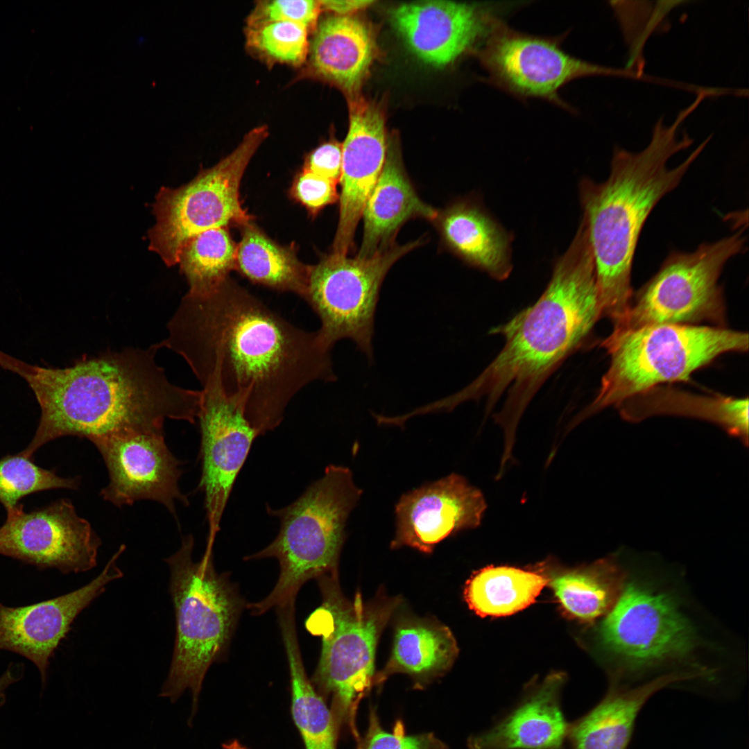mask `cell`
Segmentation results:
<instances>
[{"label":"cell","instance_id":"cell-1","mask_svg":"<svg viewBox=\"0 0 749 749\" xmlns=\"http://www.w3.org/2000/svg\"><path fill=\"white\" fill-rule=\"evenodd\" d=\"M160 347L239 405L261 435L280 424L304 387L337 379L316 332L294 326L230 278L207 296H184Z\"/></svg>","mask_w":749,"mask_h":749},{"label":"cell","instance_id":"cell-2","mask_svg":"<svg viewBox=\"0 0 749 749\" xmlns=\"http://www.w3.org/2000/svg\"><path fill=\"white\" fill-rule=\"evenodd\" d=\"M160 345L83 358L63 368L31 365L0 350V366L21 377L41 410L31 441L20 453L33 458L64 436L96 438L164 433L167 419L195 423L201 390L173 384L155 360Z\"/></svg>","mask_w":749,"mask_h":749},{"label":"cell","instance_id":"cell-3","mask_svg":"<svg viewBox=\"0 0 749 749\" xmlns=\"http://www.w3.org/2000/svg\"><path fill=\"white\" fill-rule=\"evenodd\" d=\"M601 316L594 256L581 221L538 300L490 330L505 339L500 352L466 387L434 402L433 409L451 411L464 402L485 397L488 413L506 393L494 419L505 434L504 450L511 451L529 402L565 359L583 346Z\"/></svg>","mask_w":749,"mask_h":749},{"label":"cell","instance_id":"cell-4","mask_svg":"<svg viewBox=\"0 0 749 749\" xmlns=\"http://www.w3.org/2000/svg\"><path fill=\"white\" fill-rule=\"evenodd\" d=\"M691 112L689 107L682 110L669 126L660 119L649 144L639 153L617 147L605 181L585 178L580 183L582 218L594 256L602 316L614 327L623 322L629 310L633 259L646 219L677 187L711 139L707 137L679 165L667 166L673 155L694 142L687 134L677 138L678 127Z\"/></svg>","mask_w":749,"mask_h":749},{"label":"cell","instance_id":"cell-5","mask_svg":"<svg viewBox=\"0 0 749 749\" xmlns=\"http://www.w3.org/2000/svg\"><path fill=\"white\" fill-rule=\"evenodd\" d=\"M212 545L199 561L193 560L194 538L182 537L179 549L165 561L174 605L176 635L171 663L160 696L176 702L189 689L195 714L205 675L226 656L246 605L227 573L216 571Z\"/></svg>","mask_w":749,"mask_h":749},{"label":"cell","instance_id":"cell-6","mask_svg":"<svg viewBox=\"0 0 749 749\" xmlns=\"http://www.w3.org/2000/svg\"><path fill=\"white\" fill-rule=\"evenodd\" d=\"M362 492L349 468L330 465L290 505L280 509L267 506V513L279 519V533L266 547L245 560L275 558L280 572L265 598L246 605L252 615L295 601L307 582L337 571L347 519Z\"/></svg>","mask_w":749,"mask_h":749},{"label":"cell","instance_id":"cell-7","mask_svg":"<svg viewBox=\"0 0 749 749\" xmlns=\"http://www.w3.org/2000/svg\"><path fill=\"white\" fill-rule=\"evenodd\" d=\"M601 346L609 367L594 399L571 427L661 384L687 381L724 353L748 351V334L725 327L660 324L615 328Z\"/></svg>","mask_w":749,"mask_h":749},{"label":"cell","instance_id":"cell-8","mask_svg":"<svg viewBox=\"0 0 749 749\" xmlns=\"http://www.w3.org/2000/svg\"><path fill=\"white\" fill-rule=\"evenodd\" d=\"M337 576L333 571L317 578L322 603L308 617L306 628L322 640L311 681L319 691L332 696L344 714L354 712L371 686L378 638L394 604L366 605L360 594L348 601Z\"/></svg>","mask_w":749,"mask_h":749},{"label":"cell","instance_id":"cell-9","mask_svg":"<svg viewBox=\"0 0 749 749\" xmlns=\"http://www.w3.org/2000/svg\"><path fill=\"white\" fill-rule=\"evenodd\" d=\"M268 135L267 126L255 127L230 154L189 183L160 188L153 206L155 223L148 232L149 250L167 266L178 264L182 246L192 236L232 223L250 222L240 203L239 187L248 163Z\"/></svg>","mask_w":749,"mask_h":749},{"label":"cell","instance_id":"cell-10","mask_svg":"<svg viewBox=\"0 0 749 749\" xmlns=\"http://www.w3.org/2000/svg\"><path fill=\"white\" fill-rule=\"evenodd\" d=\"M743 230L691 252L673 250L657 272L632 295L617 329L660 324H725V307L718 279L725 265L746 250Z\"/></svg>","mask_w":749,"mask_h":749},{"label":"cell","instance_id":"cell-11","mask_svg":"<svg viewBox=\"0 0 749 749\" xmlns=\"http://www.w3.org/2000/svg\"><path fill=\"white\" fill-rule=\"evenodd\" d=\"M422 243L421 239L404 245L393 241L367 257L332 253L310 267L304 299L320 319L316 333L324 348L331 352L338 341L350 339L373 361L374 317L383 282L399 259Z\"/></svg>","mask_w":749,"mask_h":749},{"label":"cell","instance_id":"cell-12","mask_svg":"<svg viewBox=\"0 0 749 749\" xmlns=\"http://www.w3.org/2000/svg\"><path fill=\"white\" fill-rule=\"evenodd\" d=\"M599 635L621 673L682 660L697 645L691 621L670 593L630 583L601 623Z\"/></svg>","mask_w":749,"mask_h":749},{"label":"cell","instance_id":"cell-13","mask_svg":"<svg viewBox=\"0 0 749 749\" xmlns=\"http://www.w3.org/2000/svg\"><path fill=\"white\" fill-rule=\"evenodd\" d=\"M562 37L516 31L496 17L478 51L488 83L521 98H539L571 110L559 91L570 81L596 75L630 76L627 71L578 59L561 48Z\"/></svg>","mask_w":749,"mask_h":749},{"label":"cell","instance_id":"cell-14","mask_svg":"<svg viewBox=\"0 0 749 749\" xmlns=\"http://www.w3.org/2000/svg\"><path fill=\"white\" fill-rule=\"evenodd\" d=\"M101 545L89 522L67 499L28 513L19 503L6 510L0 526V555L64 574L95 567Z\"/></svg>","mask_w":749,"mask_h":749},{"label":"cell","instance_id":"cell-15","mask_svg":"<svg viewBox=\"0 0 749 749\" xmlns=\"http://www.w3.org/2000/svg\"><path fill=\"white\" fill-rule=\"evenodd\" d=\"M91 442L108 471L109 482L100 492L105 501L117 507L139 500L155 501L176 521V502L189 505L179 487L182 462L168 448L164 433L117 435Z\"/></svg>","mask_w":749,"mask_h":749},{"label":"cell","instance_id":"cell-16","mask_svg":"<svg viewBox=\"0 0 749 749\" xmlns=\"http://www.w3.org/2000/svg\"><path fill=\"white\" fill-rule=\"evenodd\" d=\"M197 418L200 429L202 474L198 490L205 494L214 541L236 478L255 439L261 435L243 408L212 385L203 386Z\"/></svg>","mask_w":749,"mask_h":749},{"label":"cell","instance_id":"cell-17","mask_svg":"<svg viewBox=\"0 0 749 749\" xmlns=\"http://www.w3.org/2000/svg\"><path fill=\"white\" fill-rule=\"evenodd\" d=\"M486 508L482 492L456 473L412 490L395 505L391 548L431 553L447 537L478 527Z\"/></svg>","mask_w":749,"mask_h":749},{"label":"cell","instance_id":"cell-18","mask_svg":"<svg viewBox=\"0 0 749 749\" xmlns=\"http://www.w3.org/2000/svg\"><path fill=\"white\" fill-rule=\"evenodd\" d=\"M125 549L121 544L94 579L73 592L26 606L0 603V651L31 661L45 682L50 658L74 619L108 583L123 576L117 562Z\"/></svg>","mask_w":749,"mask_h":749},{"label":"cell","instance_id":"cell-19","mask_svg":"<svg viewBox=\"0 0 749 749\" xmlns=\"http://www.w3.org/2000/svg\"><path fill=\"white\" fill-rule=\"evenodd\" d=\"M384 119L376 105L354 101L350 105V126L342 144L339 217L332 253L347 255L366 201L386 157Z\"/></svg>","mask_w":749,"mask_h":749},{"label":"cell","instance_id":"cell-20","mask_svg":"<svg viewBox=\"0 0 749 749\" xmlns=\"http://www.w3.org/2000/svg\"><path fill=\"white\" fill-rule=\"evenodd\" d=\"M489 7L454 1L406 3L395 10L394 25L423 62L446 66L482 41L497 17Z\"/></svg>","mask_w":749,"mask_h":749},{"label":"cell","instance_id":"cell-21","mask_svg":"<svg viewBox=\"0 0 749 749\" xmlns=\"http://www.w3.org/2000/svg\"><path fill=\"white\" fill-rule=\"evenodd\" d=\"M309 42L304 76L354 93L366 77L376 53L370 29L358 18L334 15L317 24Z\"/></svg>","mask_w":749,"mask_h":749},{"label":"cell","instance_id":"cell-22","mask_svg":"<svg viewBox=\"0 0 749 749\" xmlns=\"http://www.w3.org/2000/svg\"><path fill=\"white\" fill-rule=\"evenodd\" d=\"M561 673L547 677L509 715L472 739L470 749H560L569 732L560 706Z\"/></svg>","mask_w":749,"mask_h":749},{"label":"cell","instance_id":"cell-23","mask_svg":"<svg viewBox=\"0 0 749 749\" xmlns=\"http://www.w3.org/2000/svg\"><path fill=\"white\" fill-rule=\"evenodd\" d=\"M438 214L417 194L399 150L392 144L363 211V235L357 256H371L380 247L395 241V234L407 221L421 218L433 222Z\"/></svg>","mask_w":749,"mask_h":749},{"label":"cell","instance_id":"cell-24","mask_svg":"<svg viewBox=\"0 0 749 749\" xmlns=\"http://www.w3.org/2000/svg\"><path fill=\"white\" fill-rule=\"evenodd\" d=\"M433 222L445 246L466 264L497 280L508 277L510 237L480 205L456 202L438 211Z\"/></svg>","mask_w":749,"mask_h":749},{"label":"cell","instance_id":"cell-25","mask_svg":"<svg viewBox=\"0 0 749 749\" xmlns=\"http://www.w3.org/2000/svg\"><path fill=\"white\" fill-rule=\"evenodd\" d=\"M696 672L671 673L635 688L612 690L570 730L575 749H626L635 720L657 691L678 681L691 680Z\"/></svg>","mask_w":749,"mask_h":749},{"label":"cell","instance_id":"cell-26","mask_svg":"<svg viewBox=\"0 0 749 749\" xmlns=\"http://www.w3.org/2000/svg\"><path fill=\"white\" fill-rule=\"evenodd\" d=\"M617 408L626 420L635 422L658 415L698 418L713 422L748 444V399L700 395L658 386L635 395Z\"/></svg>","mask_w":749,"mask_h":749},{"label":"cell","instance_id":"cell-27","mask_svg":"<svg viewBox=\"0 0 749 749\" xmlns=\"http://www.w3.org/2000/svg\"><path fill=\"white\" fill-rule=\"evenodd\" d=\"M276 610L290 673L293 721L306 749H335L333 714L308 678L302 662L296 631L295 603Z\"/></svg>","mask_w":749,"mask_h":749},{"label":"cell","instance_id":"cell-28","mask_svg":"<svg viewBox=\"0 0 749 749\" xmlns=\"http://www.w3.org/2000/svg\"><path fill=\"white\" fill-rule=\"evenodd\" d=\"M458 648L450 630L437 622L412 620L396 628L391 655L379 678L395 673L428 678L447 670Z\"/></svg>","mask_w":749,"mask_h":749},{"label":"cell","instance_id":"cell-29","mask_svg":"<svg viewBox=\"0 0 749 749\" xmlns=\"http://www.w3.org/2000/svg\"><path fill=\"white\" fill-rule=\"evenodd\" d=\"M236 267L255 283L305 298L310 266L303 265L293 250L276 243L250 222L243 225Z\"/></svg>","mask_w":749,"mask_h":749},{"label":"cell","instance_id":"cell-30","mask_svg":"<svg viewBox=\"0 0 749 749\" xmlns=\"http://www.w3.org/2000/svg\"><path fill=\"white\" fill-rule=\"evenodd\" d=\"M624 581V572L609 558L557 574L551 580V586L567 613L592 621L612 609L622 592Z\"/></svg>","mask_w":749,"mask_h":749},{"label":"cell","instance_id":"cell-31","mask_svg":"<svg viewBox=\"0 0 749 749\" xmlns=\"http://www.w3.org/2000/svg\"><path fill=\"white\" fill-rule=\"evenodd\" d=\"M546 583V577L533 571L487 567L467 580L464 595L469 607L480 616H507L532 604Z\"/></svg>","mask_w":749,"mask_h":749},{"label":"cell","instance_id":"cell-32","mask_svg":"<svg viewBox=\"0 0 749 749\" xmlns=\"http://www.w3.org/2000/svg\"><path fill=\"white\" fill-rule=\"evenodd\" d=\"M237 247L224 227L208 230L182 246L178 264L185 276L188 298H202L216 291L236 267Z\"/></svg>","mask_w":749,"mask_h":749},{"label":"cell","instance_id":"cell-33","mask_svg":"<svg viewBox=\"0 0 749 749\" xmlns=\"http://www.w3.org/2000/svg\"><path fill=\"white\" fill-rule=\"evenodd\" d=\"M33 458L8 454L0 459V503L6 510L17 506L25 496L48 490H77L80 478L62 477L37 465Z\"/></svg>","mask_w":749,"mask_h":749},{"label":"cell","instance_id":"cell-34","mask_svg":"<svg viewBox=\"0 0 749 749\" xmlns=\"http://www.w3.org/2000/svg\"><path fill=\"white\" fill-rule=\"evenodd\" d=\"M309 32L307 26L298 23H267L247 28L246 44L266 61L298 67L307 58Z\"/></svg>","mask_w":749,"mask_h":749},{"label":"cell","instance_id":"cell-35","mask_svg":"<svg viewBox=\"0 0 749 749\" xmlns=\"http://www.w3.org/2000/svg\"><path fill=\"white\" fill-rule=\"evenodd\" d=\"M321 10L320 1H260L248 17V27L289 21L304 25L310 31L316 27Z\"/></svg>","mask_w":749,"mask_h":749},{"label":"cell","instance_id":"cell-36","mask_svg":"<svg viewBox=\"0 0 749 749\" xmlns=\"http://www.w3.org/2000/svg\"><path fill=\"white\" fill-rule=\"evenodd\" d=\"M336 182L302 169L295 177L291 193L309 211L317 213L338 198Z\"/></svg>","mask_w":749,"mask_h":749},{"label":"cell","instance_id":"cell-37","mask_svg":"<svg viewBox=\"0 0 749 749\" xmlns=\"http://www.w3.org/2000/svg\"><path fill=\"white\" fill-rule=\"evenodd\" d=\"M620 23L625 40L631 48L644 31L654 9L650 1H610Z\"/></svg>","mask_w":749,"mask_h":749},{"label":"cell","instance_id":"cell-38","mask_svg":"<svg viewBox=\"0 0 749 749\" xmlns=\"http://www.w3.org/2000/svg\"><path fill=\"white\" fill-rule=\"evenodd\" d=\"M342 167V144L334 139L325 142L306 157L304 169L340 182Z\"/></svg>","mask_w":749,"mask_h":749},{"label":"cell","instance_id":"cell-39","mask_svg":"<svg viewBox=\"0 0 749 749\" xmlns=\"http://www.w3.org/2000/svg\"><path fill=\"white\" fill-rule=\"evenodd\" d=\"M422 737L406 736L403 725L398 722L393 733L385 732L372 724L365 749H427Z\"/></svg>","mask_w":749,"mask_h":749},{"label":"cell","instance_id":"cell-40","mask_svg":"<svg viewBox=\"0 0 749 749\" xmlns=\"http://www.w3.org/2000/svg\"><path fill=\"white\" fill-rule=\"evenodd\" d=\"M683 2L684 1H658L656 2L652 15L645 27L644 31L636 43L630 48V58L628 61L627 69L626 70L632 72V68L638 66L637 69L639 76H640L642 75L643 69V62L641 61V59H642V52L645 42L656 28L655 27L658 24L661 23L666 14L676 6V5Z\"/></svg>","mask_w":749,"mask_h":749},{"label":"cell","instance_id":"cell-41","mask_svg":"<svg viewBox=\"0 0 749 749\" xmlns=\"http://www.w3.org/2000/svg\"><path fill=\"white\" fill-rule=\"evenodd\" d=\"M321 8L332 12L336 15L348 16L349 14L369 6L372 1H320Z\"/></svg>","mask_w":749,"mask_h":749},{"label":"cell","instance_id":"cell-42","mask_svg":"<svg viewBox=\"0 0 749 749\" xmlns=\"http://www.w3.org/2000/svg\"><path fill=\"white\" fill-rule=\"evenodd\" d=\"M223 749H248L236 740L232 741L223 745Z\"/></svg>","mask_w":749,"mask_h":749}]
</instances>
